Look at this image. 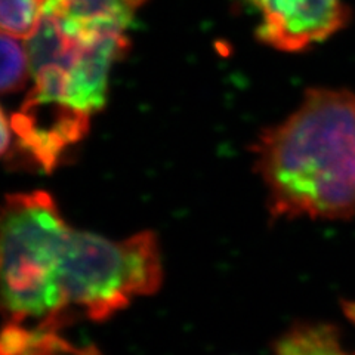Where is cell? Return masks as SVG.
I'll return each mask as SVG.
<instances>
[{"label": "cell", "mask_w": 355, "mask_h": 355, "mask_svg": "<svg viewBox=\"0 0 355 355\" xmlns=\"http://www.w3.org/2000/svg\"><path fill=\"white\" fill-rule=\"evenodd\" d=\"M129 44L128 33L42 19L27 40L33 85L10 119L9 163L51 173L69 162L105 107L111 70Z\"/></svg>", "instance_id": "cell-1"}, {"label": "cell", "mask_w": 355, "mask_h": 355, "mask_svg": "<svg viewBox=\"0 0 355 355\" xmlns=\"http://www.w3.org/2000/svg\"><path fill=\"white\" fill-rule=\"evenodd\" d=\"M272 219L355 216V92L311 87L250 147Z\"/></svg>", "instance_id": "cell-2"}, {"label": "cell", "mask_w": 355, "mask_h": 355, "mask_svg": "<svg viewBox=\"0 0 355 355\" xmlns=\"http://www.w3.org/2000/svg\"><path fill=\"white\" fill-rule=\"evenodd\" d=\"M71 228L46 191L0 203V355H101L67 336L77 323L62 271Z\"/></svg>", "instance_id": "cell-3"}, {"label": "cell", "mask_w": 355, "mask_h": 355, "mask_svg": "<svg viewBox=\"0 0 355 355\" xmlns=\"http://www.w3.org/2000/svg\"><path fill=\"white\" fill-rule=\"evenodd\" d=\"M64 287L77 321L101 323L163 284V258L153 231L121 240L71 228L64 249Z\"/></svg>", "instance_id": "cell-4"}, {"label": "cell", "mask_w": 355, "mask_h": 355, "mask_svg": "<svg viewBox=\"0 0 355 355\" xmlns=\"http://www.w3.org/2000/svg\"><path fill=\"white\" fill-rule=\"evenodd\" d=\"M258 14L257 37L286 53L305 52L349 24L343 0H244Z\"/></svg>", "instance_id": "cell-5"}, {"label": "cell", "mask_w": 355, "mask_h": 355, "mask_svg": "<svg viewBox=\"0 0 355 355\" xmlns=\"http://www.w3.org/2000/svg\"><path fill=\"white\" fill-rule=\"evenodd\" d=\"M272 355H355V351L343 345L336 326L301 321L274 342Z\"/></svg>", "instance_id": "cell-6"}, {"label": "cell", "mask_w": 355, "mask_h": 355, "mask_svg": "<svg viewBox=\"0 0 355 355\" xmlns=\"http://www.w3.org/2000/svg\"><path fill=\"white\" fill-rule=\"evenodd\" d=\"M31 77L27 44L0 33V95L21 91Z\"/></svg>", "instance_id": "cell-7"}, {"label": "cell", "mask_w": 355, "mask_h": 355, "mask_svg": "<svg viewBox=\"0 0 355 355\" xmlns=\"http://www.w3.org/2000/svg\"><path fill=\"white\" fill-rule=\"evenodd\" d=\"M46 0H0V33L21 40L36 36Z\"/></svg>", "instance_id": "cell-8"}, {"label": "cell", "mask_w": 355, "mask_h": 355, "mask_svg": "<svg viewBox=\"0 0 355 355\" xmlns=\"http://www.w3.org/2000/svg\"><path fill=\"white\" fill-rule=\"evenodd\" d=\"M14 144V129L10 120L6 117L3 108L0 107V157L9 154Z\"/></svg>", "instance_id": "cell-9"}]
</instances>
